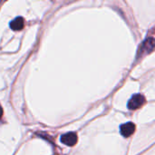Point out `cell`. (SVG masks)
<instances>
[{
  "mask_svg": "<svg viewBox=\"0 0 155 155\" xmlns=\"http://www.w3.org/2000/svg\"><path fill=\"white\" fill-rule=\"evenodd\" d=\"M145 103V97L143 94H134L128 103V108L130 110H136L143 105Z\"/></svg>",
  "mask_w": 155,
  "mask_h": 155,
  "instance_id": "1",
  "label": "cell"
},
{
  "mask_svg": "<svg viewBox=\"0 0 155 155\" xmlns=\"http://www.w3.org/2000/svg\"><path fill=\"white\" fill-rule=\"evenodd\" d=\"M61 142L67 146H74L77 143V134L74 133H68L61 136Z\"/></svg>",
  "mask_w": 155,
  "mask_h": 155,
  "instance_id": "2",
  "label": "cell"
},
{
  "mask_svg": "<svg viewBox=\"0 0 155 155\" xmlns=\"http://www.w3.org/2000/svg\"><path fill=\"white\" fill-rule=\"evenodd\" d=\"M120 130H121V134H122L123 136L130 137L135 131V124L131 123V122L127 123V124H124L121 125Z\"/></svg>",
  "mask_w": 155,
  "mask_h": 155,
  "instance_id": "3",
  "label": "cell"
},
{
  "mask_svg": "<svg viewBox=\"0 0 155 155\" xmlns=\"http://www.w3.org/2000/svg\"><path fill=\"white\" fill-rule=\"evenodd\" d=\"M24 25H25L24 18L21 17V16H19V17L15 18V19L10 23V27H11V29L14 30V31H20V30L23 29Z\"/></svg>",
  "mask_w": 155,
  "mask_h": 155,
  "instance_id": "4",
  "label": "cell"
},
{
  "mask_svg": "<svg viewBox=\"0 0 155 155\" xmlns=\"http://www.w3.org/2000/svg\"><path fill=\"white\" fill-rule=\"evenodd\" d=\"M2 115H3V109H2V107L0 105V118L2 117Z\"/></svg>",
  "mask_w": 155,
  "mask_h": 155,
  "instance_id": "5",
  "label": "cell"
}]
</instances>
